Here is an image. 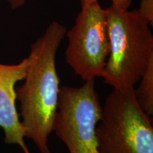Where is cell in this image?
Wrapping results in <instances>:
<instances>
[{
	"label": "cell",
	"mask_w": 153,
	"mask_h": 153,
	"mask_svg": "<svg viewBox=\"0 0 153 153\" xmlns=\"http://www.w3.org/2000/svg\"><path fill=\"white\" fill-rule=\"evenodd\" d=\"M62 24L54 21L30 45L24 84L16 88L25 137L41 153H51L48 138L57 111L60 79L57 72V51L66 35Z\"/></svg>",
	"instance_id": "obj_1"
},
{
	"label": "cell",
	"mask_w": 153,
	"mask_h": 153,
	"mask_svg": "<svg viewBox=\"0 0 153 153\" xmlns=\"http://www.w3.org/2000/svg\"><path fill=\"white\" fill-rule=\"evenodd\" d=\"M109 54L101 77L114 89L134 87L153 59L150 26L137 9H106Z\"/></svg>",
	"instance_id": "obj_2"
},
{
	"label": "cell",
	"mask_w": 153,
	"mask_h": 153,
	"mask_svg": "<svg viewBox=\"0 0 153 153\" xmlns=\"http://www.w3.org/2000/svg\"><path fill=\"white\" fill-rule=\"evenodd\" d=\"M96 135L99 153H153L152 121L133 87L114 89L107 97Z\"/></svg>",
	"instance_id": "obj_3"
},
{
	"label": "cell",
	"mask_w": 153,
	"mask_h": 153,
	"mask_svg": "<svg viewBox=\"0 0 153 153\" xmlns=\"http://www.w3.org/2000/svg\"><path fill=\"white\" fill-rule=\"evenodd\" d=\"M101 115L95 79L78 87L62 86L53 131L69 153H99L96 127Z\"/></svg>",
	"instance_id": "obj_4"
},
{
	"label": "cell",
	"mask_w": 153,
	"mask_h": 153,
	"mask_svg": "<svg viewBox=\"0 0 153 153\" xmlns=\"http://www.w3.org/2000/svg\"><path fill=\"white\" fill-rule=\"evenodd\" d=\"M65 60L82 80L103 75L109 54L106 9L98 0L81 4L73 26L67 31Z\"/></svg>",
	"instance_id": "obj_5"
},
{
	"label": "cell",
	"mask_w": 153,
	"mask_h": 153,
	"mask_svg": "<svg viewBox=\"0 0 153 153\" xmlns=\"http://www.w3.org/2000/svg\"><path fill=\"white\" fill-rule=\"evenodd\" d=\"M28 65V57L18 64L0 63V127L4 133V142L18 145L24 153L30 152L25 143L24 130L17 111L16 85L24 80Z\"/></svg>",
	"instance_id": "obj_6"
},
{
	"label": "cell",
	"mask_w": 153,
	"mask_h": 153,
	"mask_svg": "<svg viewBox=\"0 0 153 153\" xmlns=\"http://www.w3.org/2000/svg\"><path fill=\"white\" fill-rule=\"evenodd\" d=\"M140 84L134 89L136 100L149 117L153 115V59L149 62L140 78Z\"/></svg>",
	"instance_id": "obj_7"
},
{
	"label": "cell",
	"mask_w": 153,
	"mask_h": 153,
	"mask_svg": "<svg viewBox=\"0 0 153 153\" xmlns=\"http://www.w3.org/2000/svg\"><path fill=\"white\" fill-rule=\"evenodd\" d=\"M141 16L148 22L150 26L153 25V0H141L139 8L137 9Z\"/></svg>",
	"instance_id": "obj_8"
},
{
	"label": "cell",
	"mask_w": 153,
	"mask_h": 153,
	"mask_svg": "<svg viewBox=\"0 0 153 153\" xmlns=\"http://www.w3.org/2000/svg\"><path fill=\"white\" fill-rule=\"evenodd\" d=\"M79 1L81 4H82L89 2L94 0H79ZM111 4L113 5L122 9H129L133 0H111Z\"/></svg>",
	"instance_id": "obj_9"
},
{
	"label": "cell",
	"mask_w": 153,
	"mask_h": 153,
	"mask_svg": "<svg viewBox=\"0 0 153 153\" xmlns=\"http://www.w3.org/2000/svg\"><path fill=\"white\" fill-rule=\"evenodd\" d=\"M6 1H8L11 9H15L24 6L27 0H6Z\"/></svg>",
	"instance_id": "obj_10"
}]
</instances>
